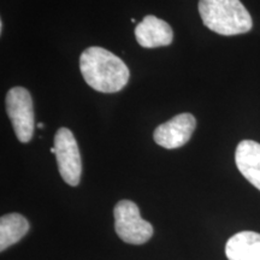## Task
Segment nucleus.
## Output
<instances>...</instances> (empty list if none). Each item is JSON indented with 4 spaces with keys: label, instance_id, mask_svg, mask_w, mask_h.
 <instances>
[{
    "label": "nucleus",
    "instance_id": "obj_1",
    "mask_svg": "<svg viewBox=\"0 0 260 260\" xmlns=\"http://www.w3.org/2000/svg\"><path fill=\"white\" fill-rule=\"evenodd\" d=\"M80 70L84 81L100 93H116L128 83L130 71L124 61L103 47L92 46L82 52Z\"/></svg>",
    "mask_w": 260,
    "mask_h": 260
},
{
    "label": "nucleus",
    "instance_id": "obj_2",
    "mask_svg": "<svg viewBox=\"0 0 260 260\" xmlns=\"http://www.w3.org/2000/svg\"><path fill=\"white\" fill-rule=\"evenodd\" d=\"M199 14L205 27L225 37L245 34L253 27L251 15L240 0H199Z\"/></svg>",
    "mask_w": 260,
    "mask_h": 260
},
{
    "label": "nucleus",
    "instance_id": "obj_3",
    "mask_svg": "<svg viewBox=\"0 0 260 260\" xmlns=\"http://www.w3.org/2000/svg\"><path fill=\"white\" fill-rule=\"evenodd\" d=\"M115 230L123 241L130 245H144L153 236V226L140 214L138 205L121 200L113 210Z\"/></svg>",
    "mask_w": 260,
    "mask_h": 260
},
{
    "label": "nucleus",
    "instance_id": "obj_4",
    "mask_svg": "<svg viewBox=\"0 0 260 260\" xmlns=\"http://www.w3.org/2000/svg\"><path fill=\"white\" fill-rule=\"evenodd\" d=\"M6 112L14 126L15 134L22 144H27L34 135L35 115L30 93L23 87H14L6 94Z\"/></svg>",
    "mask_w": 260,
    "mask_h": 260
},
{
    "label": "nucleus",
    "instance_id": "obj_5",
    "mask_svg": "<svg viewBox=\"0 0 260 260\" xmlns=\"http://www.w3.org/2000/svg\"><path fill=\"white\" fill-rule=\"evenodd\" d=\"M54 149L58 170L69 186L76 187L82 175V160L76 139L68 128L58 129L54 136Z\"/></svg>",
    "mask_w": 260,
    "mask_h": 260
},
{
    "label": "nucleus",
    "instance_id": "obj_6",
    "mask_svg": "<svg viewBox=\"0 0 260 260\" xmlns=\"http://www.w3.org/2000/svg\"><path fill=\"white\" fill-rule=\"evenodd\" d=\"M195 126L197 119L191 113H181L157 126L153 139L155 144L167 149L182 147L190 140Z\"/></svg>",
    "mask_w": 260,
    "mask_h": 260
},
{
    "label": "nucleus",
    "instance_id": "obj_7",
    "mask_svg": "<svg viewBox=\"0 0 260 260\" xmlns=\"http://www.w3.org/2000/svg\"><path fill=\"white\" fill-rule=\"evenodd\" d=\"M135 37L141 47L155 48L169 46L174 39V32L167 22L153 15H147L136 25Z\"/></svg>",
    "mask_w": 260,
    "mask_h": 260
},
{
    "label": "nucleus",
    "instance_id": "obj_8",
    "mask_svg": "<svg viewBox=\"0 0 260 260\" xmlns=\"http://www.w3.org/2000/svg\"><path fill=\"white\" fill-rule=\"evenodd\" d=\"M235 161L242 176L260 190V144L243 140L236 147Z\"/></svg>",
    "mask_w": 260,
    "mask_h": 260
},
{
    "label": "nucleus",
    "instance_id": "obj_9",
    "mask_svg": "<svg viewBox=\"0 0 260 260\" xmlns=\"http://www.w3.org/2000/svg\"><path fill=\"white\" fill-rule=\"evenodd\" d=\"M225 255L229 260H260V234L240 232L228 240Z\"/></svg>",
    "mask_w": 260,
    "mask_h": 260
},
{
    "label": "nucleus",
    "instance_id": "obj_10",
    "mask_svg": "<svg viewBox=\"0 0 260 260\" xmlns=\"http://www.w3.org/2000/svg\"><path fill=\"white\" fill-rule=\"evenodd\" d=\"M29 230V223L22 214L9 213L0 219V251L17 243Z\"/></svg>",
    "mask_w": 260,
    "mask_h": 260
},
{
    "label": "nucleus",
    "instance_id": "obj_11",
    "mask_svg": "<svg viewBox=\"0 0 260 260\" xmlns=\"http://www.w3.org/2000/svg\"><path fill=\"white\" fill-rule=\"evenodd\" d=\"M3 28H4V24H3V22H0V31L3 32Z\"/></svg>",
    "mask_w": 260,
    "mask_h": 260
},
{
    "label": "nucleus",
    "instance_id": "obj_12",
    "mask_svg": "<svg viewBox=\"0 0 260 260\" xmlns=\"http://www.w3.org/2000/svg\"><path fill=\"white\" fill-rule=\"evenodd\" d=\"M37 126H38V128L41 129V128H44V124H42V123H38Z\"/></svg>",
    "mask_w": 260,
    "mask_h": 260
}]
</instances>
